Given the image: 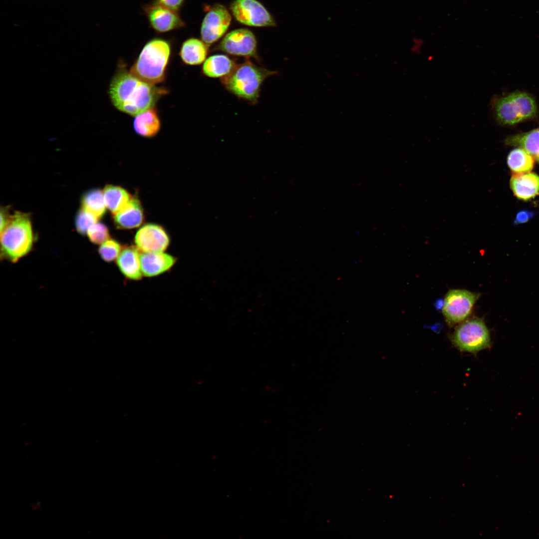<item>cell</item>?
Here are the masks:
<instances>
[{"label": "cell", "instance_id": "cell-1", "mask_svg": "<svg viewBox=\"0 0 539 539\" xmlns=\"http://www.w3.org/2000/svg\"><path fill=\"white\" fill-rule=\"evenodd\" d=\"M163 88L144 82L124 69L113 77L109 94L113 105L119 111L133 116L154 107L159 98L167 93Z\"/></svg>", "mask_w": 539, "mask_h": 539}, {"label": "cell", "instance_id": "cell-2", "mask_svg": "<svg viewBox=\"0 0 539 539\" xmlns=\"http://www.w3.org/2000/svg\"><path fill=\"white\" fill-rule=\"evenodd\" d=\"M276 73V71L261 67L248 59L237 64L230 74L221 80L229 92L240 99L256 104L264 81Z\"/></svg>", "mask_w": 539, "mask_h": 539}, {"label": "cell", "instance_id": "cell-3", "mask_svg": "<svg viewBox=\"0 0 539 539\" xmlns=\"http://www.w3.org/2000/svg\"><path fill=\"white\" fill-rule=\"evenodd\" d=\"M170 54L171 46L167 41L152 39L144 45L129 72L148 83H159L164 79Z\"/></svg>", "mask_w": 539, "mask_h": 539}, {"label": "cell", "instance_id": "cell-4", "mask_svg": "<svg viewBox=\"0 0 539 539\" xmlns=\"http://www.w3.org/2000/svg\"><path fill=\"white\" fill-rule=\"evenodd\" d=\"M33 234L29 215L15 212L0 232L1 257L16 263L26 256L33 244Z\"/></svg>", "mask_w": 539, "mask_h": 539}, {"label": "cell", "instance_id": "cell-5", "mask_svg": "<svg viewBox=\"0 0 539 539\" xmlns=\"http://www.w3.org/2000/svg\"><path fill=\"white\" fill-rule=\"evenodd\" d=\"M492 108L497 121L503 125H514L534 117L537 112L534 98L520 91L495 98Z\"/></svg>", "mask_w": 539, "mask_h": 539}, {"label": "cell", "instance_id": "cell-6", "mask_svg": "<svg viewBox=\"0 0 539 539\" xmlns=\"http://www.w3.org/2000/svg\"><path fill=\"white\" fill-rule=\"evenodd\" d=\"M452 343L460 351L476 354L489 348L491 339L484 320L478 317L467 319L460 323L451 335Z\"/></svg>", "mask_w": 539, "mask_h": 539}, {"label": "cell", "instance_id": "cell-7", "mask_svg": "<svg viewBox=\"0 0 539 539\" xmlns=\"http://www.w3.org/2000/svg\"><path fill=\"white\" fill-rule=\"evenodd\" d=\"M479 296V293L465 289L448 291L443 307V313L447 324L452 326L467 319Z\"/></svg>", "mask_w": 539, "mask_h": 539}, {"label": "cell", "instance_id": "cell-8", "mask_svg": "<svg viewBox=\"0 0 539 539\" xmlns=\"http://www.w3.org/2000/svg\"><path fill=\"white\" fill-rule=\"evenodd\" d=\"M230 10L239 22L251 26H274L275 21L266 8L257 0H234Z\"/></svg>", "mask_w": 539, "mask_h": 539}, {"label": "cell", "instance_id": "cell-9", "mask_svg": "<svg viewBox=\"0 0 539 539\" xmlns=\"http://www.w3.org/2000/svg\"><path fill=\"white\" fill-rule=\"evenodd\" d=\"M207 13L201 26L200 34L202 40L211 45L226 32L231 20V15L227 8L221 4L207 6Z\"/></svg>", "mask_w": 539, "mask_h": 539}, {"label": "cell", "instance_id": "cell-10", "mask_svg": "<svg viewBox=\"0 0 539 539\" xmlns=\"http://www.w3.org/2000/svg\"><path fill=\"white\" fill-rule=\"evenodd\" d=\"M216 49L234 56L259 60L256 38L251 30L246 28L236 29L227 33Z\"/></svg>", "mask_w": 539, "mask_h": 539}, {"label": "cell", "instance_id": "cell-11", "mask_svg": "<svg viewBox=\"0 0 539 539\" xmlns=\"http://www.w3.org/2000/svg\"><path fill=\"white\" fill-rule=\"evenodd\" d=\"M134 242L141 253L162 252L169 247L170 239L162 227L148 224L137 232Z\"/></svg>", "mask_w": 539, "mask_h": 539}, {"label": "cell", "instance_id": "cell-12", "mask_svg": "<svg viewBox=\"0 0 539 539\" xmlns=\"http://www.w3.org/2000/svg\"><path fill=\"white\" fill-rule=\"evenodd\" d=\"M143 9L150 25L156 32H166L185 26L177 11L157 3L145 5Z\"/></svg>", "mask_w": 539, "mask_h": 539}, {"label": "cell", "instance_id": "cell-13", "mask_svg": "<svg viewBox=\"0 0 539 539\" xmlns=\"http://www.w3.org/2000/svg\"><path fill=\"white\" fill-rule=\"evenodd\" d=\"M177 261L175 257L164 252L141 254L142 271L146 277L156 276L169 271Z\"/></svg>", "mask_w": 539, "mask_h": 539}, {"label": "cell", "instance_id": "cell-14", "mask_svg": "<svg viewBox=\"0 0 539 539\" xmlns=\"http://www.w3.org/2000/svg\"><path fill=\"white\" fill-rule=\"evenodd\" d=\"M141 254L136 246L123 247L116 260V265L127 279L133 280L142 279L143 275L141 269Z\"/></svg>", "mask_w": 539, "mask_h": 539}, {"label": "cell", "instance_id": "cell-15", "mask_svg": "<svg viewBox=\"0 0 539 539\" xmlns=\"http://www.w3.org/2000/svg\"><path fill=\"white\" fill-rule=\"evenodd\" d=\"M113 219L119 229H131L141 226L144 221V213L139 199L132 197L124 207L114 215Z\"/></svg>", "mask_w": 539, "mask_h": 539}, {"label": "cell", "instance_id": "cell-16", "mask_svg": "<svg viewBox=\"0 0 539 539\" xmlns=\"http://www.w3.org/2000/svg\"><path fill=\"white\" fill-rule=\"evenodd\" d=\"M510 185L514 195L521 200H529L539 194V176L534 173H514Z\"/></svg>", "mask_w": 539, "mask_h": 539}, {"label": "cell", "instance_id": "cell-17", "mask_svg": "<svg viewBox=\"0 0 539 539\" xmlns=\"http://www.w3.org/2000/svg\"><path fill=\"white\" fill-rule=\"evenodd\" d=\"M236 65L235 61L228 56L217 54L205 60L202 71L208 77L221 79L230 74Z\"/></svg>", "mask_w": 539, "mask_h": 539}, {"label": "cell", "instance_id": "cell-18", "mask_svg": "<svg viewBox=\"0 0 539 539\" xmlns=\"http://www.w3.org/2000/svg\"><path fill=\"white\" fill-rule=\"evenodd\" d=\"M207 45L203 40L198 38H188L181 46L180 57L187 64L199 65L205 61L208 53Z\"/></svg>", "mask_w": 539, "mask_h": 539}, {"label": "cell", "instance_id": "cell-19", "mask_svg": "<svg viewBox=\"0 0 539 539\" xmlns=\"http://www.w3.org/2000/svg\"><path fill=\"white\" fill-rule=\"evenodd\" d=\"M160 121L156 110L153 107L135 116L133 127L135 132L140 136L152 137L159 131Z\"/></svg>", "mask_w": 539, "mask_h": 539}, {"label": "cell", "instance_id": "cell-20", "mask_svg": "<svg viewBox=\"0 0 539 539\" xmlns=\"http://www.w3.org/2000/svg\"><path fill=\"white\" fill-rule=\"evenodd\" d=\"M505 143L525 150L539 162V129L510 136Z\"/></svg>", "mask_w": 539, "mask_h": 539}, {"label": "cell", "instance_id": "cell-21", "mask_svg": "<svg viewBox=\"0 0 539 539\" xmlns=\"http://www.w3.org/2000/svg\"><path fill=\"white\" fill-rule=\"evenodd\" d=\"M106 208L113 214L118 213L131 199V195L121 187L107 185L103 191Z\"/></svg>", "mask_w": 539, "mask_h": 539}, {"label": "cell", "instance_id": "cell-22", "mask_svg": "<svg viewBox=\"0 0 539 539\" xmlns=\"http://www.w3.org/2000/svg\"><path fill=\"white\" fill-rule=\"evenodd\" d=\"M507 162L509 168L514 173H528L533 169L534 159L525 150L519 148L510 152Z\"/></svg>", "mask_w": 539, "mask_h": 539}, {"label": "cell", "instance_id": "cell-23", "mask_svg": "<svg viewBox=\"0 0 539 539\" xmlns=\"http://www.w3.org/2000/svg\"><path fill=\"white\" fill-rule=\"evenodd\" d=\"M81 204L82 208L98 219L103 216L106 211L103 193L99 189H92L85 193L82 198Z\"/></svg>", "mask_w": 539, "mask_h": 539}, {"label": "cell", "instance_id": "cell-24", "mask_svg": "<svg viewBox=\"0 0 539 539\" xmlns=\"http://www.w3.org/2000/svg\"><path fill=\"white\" fill-rule=\"evenodd\" d=\"M122 248L118 241L109 239L100 245L98 252L104 261L110 263L117 260Z\"/></svg>", "mask_w": 539, "mask_h": 539}, {"label": "cell", "instance_id": "cell-25", "mask_svg": "<svg viewBox=\"0 0 539 539\" xmlns=\"http://www.w3.org/2000/svg\"><path fill=\"white\" fill-rule=\"evenodd\" d=\"M98 220L95 216L82 208L76 217V229L80 234L85 235L88 229L97 223Z\"/></svg>", "mask_w": 539, "mask_h": 539}, {"label": "cell", "instance_id": "cell-26", "mask_svg": "<svg viewBox=\"0 0 539 539\" xmlns=\"http://www.w3.org/2000/svg\"><path fill=\"white\" fill-rule=\"evenodd\" d=\"M87 234L90 242L96 245H101L110 238L108 228L101 223H96L92 225L88 229Z\"/></svg>", "mask_w": 539, "mask_h": 539}, {"label": "cell", "instance_id": "cell-27", "mask_svg": "<svg viewBox=\"0 0 539 539\" xmlns=\"http://www.w3.org/2000/svg\"><path fill=\"white\" fill-rule=\"evenodd\" d=\"M185 0H156V3L175 11H178Z\"/></svg>", "mask_w": 539, "mask_h": 539}, {"label": "cell", "instance_id": "cell-28", "mask_svg": "<svg viewBox=\"0 0 539 539\" xmlns=\"http://www.w3.org/2000/svg\"><path fill=\"white\" fill-rule=\"evenodd\" d=\"M534 216V213L528 210L520 211L516 215L514 224L518 225L527 222Z\"/></svg>", "mask_w": 539, "mask_h": 539}, {"label": "cell", "instance_id": "cell-29", "mask_svg": "<svg viewBox=\"0 0 539 539\" xmlns=\"http://www.w3.org/2000/svg\"><path fill=\"white\" fill-rule=\"evenodd\" d=\"M12 215L9 213L8 207H2L0 209V232L6 227L10 222Z\"/></svg>", "mask_w": 539, "mask_h": 539}]
</instances>
